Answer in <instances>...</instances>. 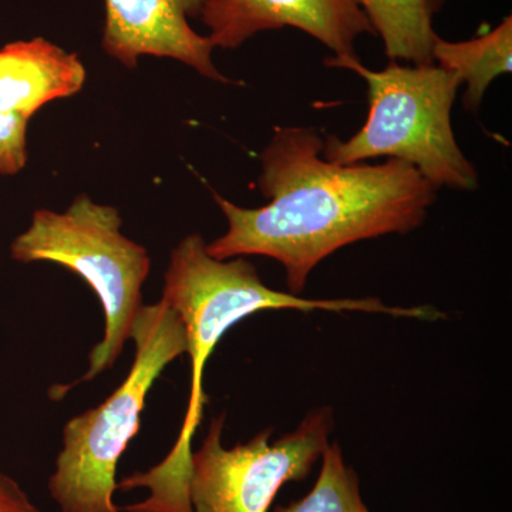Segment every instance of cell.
Instances as JSON below:
<instances>
[{"mask_svg": "<svg viewBox=\"0 0 512 512\" xmlns=\"http://www.w3.org/2000/svg\"><path fill=\"white\" fill-rule=\"evenodd\" d=\"M183 322L191 357V389L180 434L161 463L143 473L124 477L117 490L147 488L141 503L120 508L126 512H192L190 484L192 439L201 426L207 403L202 376L215 346L248 316L262 311L383 313L394 318L420 319V306H390L379 298L308 299L275 291L262 282L258 269L244 256L212 258L201 234H191L171 251L164 274L163 296Z\"/></svg>", "mask_w": 512, "mask_h": 512, "instance_id": "cell-2", "label": "cell"}, {"mask_svg": "<svg viewBox=\"0 0 512 512\" xmlns=\"http://www.w3.org/2000/svg\"><path fill=\"white\" fill-rule=\"evenodd\" d=\"M207 0H104V52L127 69L143 56L167 57L190 66L205 79L232 83L217 69L208 36L195 32Z\"/></svg>", "mask_w": 512, "mask_h": 512, "instance_id": "cell-8", "label": "cell"}, {"mask_svg": "<svg viewBox=\"0 0 512 512\" xmlns=\"http://www.w3.org/2000/svg\"><path fill=\"white\" fill-rule=\"evenodd\" d=\"M29 120L0 116V175L18 174L28 163Z\"/></svg>", "mask_w": 512, "mask_h": 512, "instance_id": "cell-13", "label": "cell"}, {"mask_svg": "<svg viewBox=\"0 0 512 512\" xmlns=\"http://www.w3.org/2000/svg\"><path fill=\"white\" fill-rule=\"evenodd\" d=\"M436 66L456 74L466 83L464 107L477 113L488 86L512 70V18L507 16L491 32L464 42H447L437 37L433 47Z\"/></svg>", "mask_w": 512, "mask_h": 512, "instance_id": "cell-11", "label": "cell"}, {"mask_svg": "<svg viewBox=\"0 0 512 512\" xmlns=\"http://www.w3.org/2000/svg\"><path fill=\"white\" fill-rule=\"evenodd\" d=\"M323 147L315 128L275 127L259 157L258 187L268 204L242 208L212 192L228 229L207 244L208 254L220 261L275 259L284 266L288 292L299 296L313 269L339 249L424 224L439 190L413 165H340L322 156Z\"/></svg>", "mask_w": 512, "mask_h": 512, "instance_id": "cell-1", "label": "cell"}, {"mask_svg": "<svg viewBox=\"0 0 512 512\" xmlns=\"http://www.w3.org/2000/svg\"><path fill=\"white\" fill-rule=\"evenodd\" d=\"M86 76L79 56L43 37L9 43L0 50V116L29 120L50 101L79 93Z\"/></svg>", "mask_w": 512, "mask_h": 512, "instance_id": "cell-9", "label": "cell"}, {"mask_svg": "<svg viewBox=\"0 0 512 512\" xmlns=\"http://www.w3.org/2000/svg\"><path fill=\"white\" fill-rule=\"evenodd\" d=\"M382 39L390 62L434 64V15L446 0H352Z\"/></svg>", "mask_w": 512, "mask_h": 512, "instance_id": "cell-10", "label": "cell"}, {"mask_svg": "<svg viewBox=\"0 0 512 512\" xmlns=\"http://www.w3.org/2000/svg\"><path fill=\"white\" fill-rule=\"evenodd\" d=\"M318 480L306 497L274 512H370L367 510L359 477L343 460L338 443H329L323 453Z\"/></svg>", "mask_w": 512, "mask_h": 512, "instance_id": "cell-12", "label": "cell"}, {"mask_svg": "<svg viewBox=\"0 0 512 512\" xmlns=\"http://www.w3.org/2000/svg\"><path fill=\"white\" fill-rule=\"evenodd\" d=\"M120 212L80 194L64 212L39 210L32 224L10 245L22 264L52 262L70 269L93 289L104 312V338L92 349L89 369L76 382L53 386V400L66 396L77 384L90 382L117 362L141 306L150 274L147 249L121 232Z\"/></svg>", "mask_w": 512, "mask_h": 512, "instance_id": "cell-5", "label": "cell"}, {"mask_svg": "<svg viewBox=\"0 0 512 512\" xmlns=\"http://www.w3.org/2000/svg\"><path fill=\"white\" fill-rule=\"evenodd\" d=\"M224 426L222 413L192 453V512H268L285 484L311 474L329 446L335 417L330 407H320L279 440L271 441L272 429H266L232 448L222 444Z\"/></svg>", "mask_w": 512, "mask_h": 512, "instance_id": "cell-6", "label": "cell"}, {"mask_svg": "<svg viewBox=\"0 0 512 512\" xmlns=\"http://www.w3.org/2000/svg\"><path fill=\"white\" fill-rule=\"evenodd\" d=\"M130 339L136 355L124 382L99 406L64 426L63 448L47 483L62 512H121L113 498L120 458L141 429L154 383L165 367L187 353L183 322L164 299L141 306Z\"/></svg>", "mask_w": 512, "mask_h": 512, "instance_id": "cell-4", "label": "cell"}, {"mask_svg": "<svg viewBox=\"0 0 512 512\" xmlns=\"http://www.w3.org/2000/svg\"><path fill=\"white\" fill-rule=\"evenodd\" d=\"M0 512H42L18 481L0 471Z\"/></svg>", "mask_w": 512, "mask_h": 512, "instance_id": "cell-14", "label": "cell"}, {"mask_svg": "<svg viewBox=\"0 0 512 512\" xmlns=\"http://www.w3.org/2000/svg\"><path fill=\"white\" fill-rule=\"evenodd\" d=\"M212 46L237 49L258 33L302 30L338 57H357L360 36L376 35L352 0H207L200 15Z\"/></svg>", "mask_w": 512, "mask_h": 512, "instance_id": "cell-7", "label": "cell"}, {"mask_svg": "<svg viewBox=\"0 0 512 512\" xmlns=\"http://www.w3.org/2000/svg\"><path fill=\"white\" fill-rule=\"evenodd\" d=\"M326 66L352 70L367 83L369 113L348 141L329 136L322 156L340 165L386 158L413 165L431 185L476 191L478 173L461 151L451 124V110L461 82L436 64L390 62L367 69L357 57L332 56Z\"/></svg>", "mask_w": 512, "mask_h": 512, "instance_id": "cell-3", "label": "cell"}]
</instances>
